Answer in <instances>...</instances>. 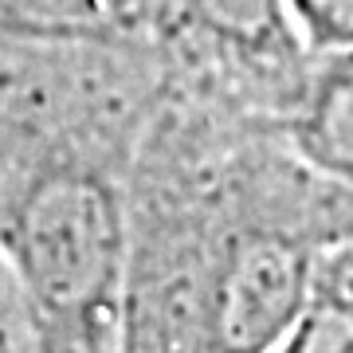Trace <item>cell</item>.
Instances as JSON below:
<instances>
[{"instance_id":"1","label":"cell","mask_w":353,"mask_h":353,"mask_svg":"<svg viewBox=\"0 0 353 353\" xmlns=\"http://www.w3.org/2000/svg\"><path fill=\"white\" fill-rule=\"evenodd\" d=\"M130 161L0 134V252L39 350H122Z\"/></svg>"},{"instance_id":"3","label":"cell","mask_w":353,"mask_h":353,"mask_svg":"<svg viewBox=\"0 0 353 353\" xmlns=\"http://www.w3.org/2000/svg\"><path fill=\"white\" fill-rule=\"evenodd\" d=\"M314 243L279 224L236 220L228 208L212 294V350H283L314 275Z\"/></svg>"},{"instance_id":"5","label":"cell","mask_w":353,"mask_h":353,"mask_svg":"<svg viewBox=\"0 0 353 353\" xmlns=\"http://www.w3.org/2000/svg\"><path fill=\"white\" fill-rule=\"evenodd\" d=\"M157 0H0V36L36 43H153Z\"/></svg>"},{"instance_id":"6","label":"cell","mask_w":353,"mask_h":353,"mask_svg":"<svg viewBox=\"0 0 353 353\" xmlns=\"http://www.w3.org/2000/svg\"><path fill=\"white\" fill-rule=\"evenodd\" d=\"M287 16L306 59L353 48V0H287Z\"/></svg>"},{"instance_id":"2","label":"cell","mask_w":353,"mask_h":353,"mask_svg":"<svg viewBox=\"0 0 353 353\" xmlns=\"http://www.w3.org/2000/svg\"><path fill=\"white\" fill-rule=\"evenodd\" d=\"M153 43L169 87L204 90L236 75H303L287 0H157Z\"/></svg>"},{"instance_id":"7","label":"cell","mask_w":353,"mask_h":353,"mask_svg":"<svg viewBox=\"0 0 353 353\" xmlns=\"http://www.w3.org/2000/svg\"><path fill=\"white\" fill-rule=\"evenodd\" d=\"M0 350L20 353V350H39L36 326L28 318L24 294L16 287L12 271H8V259L0 252Z\"/></svg>"},{"instance_id":"4","label":"cell","mask_w":353,"mask_h":353,"mask_svg":"<svg viewBox=\"0 0 353 353\" xmlns=\"http://www.w3.org/2000/svg\"><path fill=\"white\" fill-rule=\"evenodd\" d=\"M279 126L306 169L353 192V48L306 59Z\"/></svg>"}]
</instances>
